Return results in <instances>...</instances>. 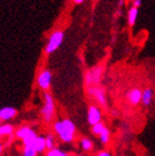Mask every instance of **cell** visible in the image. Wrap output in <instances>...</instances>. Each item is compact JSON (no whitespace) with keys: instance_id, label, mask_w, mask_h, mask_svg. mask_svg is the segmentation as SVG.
<instances>
[{"instance_id":"7c38bea8","label":"cell","mask_w":155,"mask_h":156,"mask_svg":"<svg viewBox=\"0 0 155 156\" xmlns=\"http://www.w3.org/2000/svg\"><path fill=\"white\" fill-rule=\"evenodd\" d=\"M111 140H112V132H111V129L106 126V127L103 129V132L100 134V136H99V141H100V143H101L102 145L106 146L111 142Z\"/></svg>"},{"instance_id":"8992f818","label":"cell","mask_w":155,"mask_h":156,"mask_svg":"<svg viewBox=\"0 0 155 156\" xmlns=\"http://www.w3.org/2000/svg\"><path fill=\"white\" fill-rule=\"evenodd\" d=\"M88 123L91 126L103 122V110L96 104H91L88 108Z\"/></svg>"},{"instance_id":"ba28073f","label":"cell","mask_w":155,"mask_h":156,"mask_svg":"<svg viewBox=\"0 0 155 156\" xmlns=\"http://www.w3.org/2000/svg\"><path fill=\"white\" fill-rule=\"evenodd\" d=\"M51 81H52V73H51L50 70L45 69L39 73L38 79H37V83H38V87H40L42 91H45V92H47V91L50 89Z\"/></svg>"},{"instance_id":"9c48e42d","label":"cell","mask_w":155,"mask_h":156,"mask_svg":"<svg viewBox=\"0 0 155 156\" xmlns=\"http://www.w3.org/2000/svg\"><path fill=\"white\" fill-rule=\"evenodd\" d=\"M154 95L155 92L151 87H146L145 89H143V92H142V103L141 104L145 106V108H149L151 106L154 101Z\"/></svg>"},{"instance_id":"603a6c76","label":"cell","mask_w":155,"mask_h":156,"mask_svg":"<svg viewBox=\"0 0 155 156\" xmlns=\"http://www.w3.org/2000/svg\"><path fill=\"white\" fill-rule=\"evenodd\" d=\"M141 5H142V0H133V2H132V7H134V8H140Z\"/></svg>"},{"instance_id":"3957f363","label":"cell","mask_w":155,"mask_h":156,"mask_svg":"<svg viewBox=\"0 0 155 156\" xmlns=\"http://www.w3.org/2000/svg\"><path fill=\"white\" fill-rule=\"evenodd\" d=\"M43 106L41 108V116L42 120L45 123H51L54 120L56 116V102H54L53 96L49 92H45L43 94Z\"/></svg>"},{"instance_id":"4316f807","label":"cell","mask_w":155,"mask_h":156,"mask_svg":"<svg viewBox=\"0 0 155 156\" xmlns=\"http://www.w3.org/2000/svg\"><path fill=\"white\" fill-rule=\"evenodd\" d=\"M1 137H2V136H1V135H0V138H1Z\"/></svg>"},{"instance_id":"2e32d148","label":"cell","mask_w":155,"mask_h":156,"mask_svg":"<svg viewBox=\"0 0 155 156\" xmlns=\"http://www.w3.org/2000/svg\"><path fill=\"white\" fill-rule=\"evenodd\" d=\"M80 145L81 150L84 151V152H91V151L94 148V144H93V142L90 140L89 137H82L80 140Z\"/></svg>"},{"instance_id":"4fadbf2b","label":"cell","mask_w":155,"mask_h":156,"mask_svg":"<svg viewBox=\"0 0 155 156\" xmlns=\"http://www.w3.org/2000/svg\"><path fill=\"white\" fill-rule=\"evenodd\" d=\"M33 147H34V150L38 152V154L45 153V151H47V145H45V136L39 135L38 137H37L36 142H34V144H33Z\"/></svg>"},{"instance_id":"ac0fdd59","label":"cell","mask_w":155,"mask_h":156,"mask_svg":"<svg viewBox=\"0 0 155 156\" xmlns=\"http://www.w3.org/2000/svg\"><path fill=\"white\" fill-rule=\"evenodd\" d=\"M45 145H47V151H51L56 148V136L53 134H47L45 136Z\"/></svg>"},{"instance_id":"9a60e30c","label":"cell","mask_w":155,"mask_h":156,"mask_svg":"<svg viewBox=\"0 0 155 156\" xmlns=\"http://www.w3.org/2000/svg\"><path fill=\"white\" fill-rule=\"evenodd\" d=\"M32 131V129L30 127V126L28 125H23L21 126V127H19L18 129H16V133H15V137L19 138V140H23V138L27 137V135L29 134L30 132Z\"/></svg>"},{"instance_id":"277c9868","label":"cell","mask_w":155,"mask_h":156,"mask_svg":"<svg viewBox=\"0 0 155 156\" xmlns=\"http://www.w3.org/2000/svg\"><path fill=\"white\" fill-rule=\"evenodd\" d=\"M87 93L91 99L94 100V102H96V105H99L103 110H107L109 102H107V95L104 87H102L101 85L87 87Z\"/></svg>"},{"instance_id":"8fae6325","label":"cell","mask_w":155,"mask_h":156,"mask_svg":"<svg viewBox=\"0 0 155 156\" xmlns=\"http://www.w3.org/2000/svg\"><path fill=\"white\" fill-rule=\"evenodd\" d=\"M15 133V126L12 125V124L6 123L0 126V135L2 136V137H13Z\"/></svg>"},{"instance_id":"5b68a950","label":"cell","mask_w":155,"mask_h":156,"mask_svg":"<svg viewBox=\"0 0 155 156\" xmlns=\"http://www.w3.org/2000/svg\"><path fill=\"white\" fill-rule=\"evenodd\" d=\"M63 39H64V32L62 30H56L54 32H52V34L49 38L48 43L45 48V53L51 54L53 53L56 50H58V48L63 42Z\"/></svg>"},{"instance_id":"30bf717a","label":"cell","mask_w":155,"mask_h":156,"mask_svg":"<svg viewBox=\"0 0 155 156\" xmlns=\"http://www.w3.org/2000/svg\"><path fill=\"white\" fill-rule=\"evenodd\" d=\"M17 113H18L17 108H12V106H5V108H0V119L8 122V121L12 120L17 115Z\"/></svg>"},{"instance_id":"6da1fadb","label":"cell","mask_w":155,"mask_h":156,"mask_svg":"<svg viewBox=\"0 0 155 156\" xmlns=\"http://www.w3.org/2000/svg\"><path fill=\"white\" fill-rule=\"evenodd\" d=\"M53 131L60 141L66 144H70L75 141L77 126L70 119H63L54 122Z\"/></svg>"},{"instance_id":"5bb4252c","label":"cell","mask_w":155,"mask_h":156,"mask_svg":"<svg viewBox=\"0 0 155 156\" xmlns=\"http://www.w3.org/2000/svg\"><path fill=\"white\" fill-rule=\"evenodd\" d=\"M137 16H139V9L131 7L128 11V23L130 27H133L137 20Z\"/></svg>"},{"instance_id":"cb8c5ba5","label":"cell","mask_w":155,"mask_h":156,"mask_svg":"<svg viewBox=\"0 0 155 156\" xmlns=\"http://www.w3.org/2000/svg\"><path fill=\"white\" fill-rule=\"evenodd\" d=\"M2 152H3V144H2V142L0 141V156L2 155Z\"/></svg>"},{"instance_id":"52a82bcc","label":"cell","mask_w":155,"mask_h":156,"mask_svg":"<svg viewBox=\"0 0 155 156\" xmlns=\"http://www.w3.org/2000/svg\"><path fill=\"white\" fill-rule=\"evenodd\" d=\"M142 92L143 90L139 87H133L128 89L125 93V100L128 105L137 106L142 103Z\"/></svg>"},{"instance_id":"7a4b0ae2","label":"cell","mask_w":155,"mask_h":156,"mask_svg":"<svg viewBox=\"0 0 155 156\" xmlns=\"http://www.w3.org/2000/svg\"><path fill=\"white\" fill-rule=\"evenodd\" d=\"M104 74V66H93L92 69L88 70L85 74H84V84L85 87H98L101 84L102 78Z\"/></svg>"},{"instance_id":"44dd1931","label":"cell","mask_w":155,"mask_h":156,"mask_svg":"<svg viewBox=\"0 0 155 156\" xmlns=\"http://www.w3.org/2000/svg\"><path fill=\"white\" fill-rule=\"evenodd\" d=\"M22 154H23V156H37L38 155V152L34 150L33 146H23Z\"/></svg>"},{"instance_id":"d6986e66","label":"cell","mask_w":155,"mask_h":156,"mask_svg":"<svg viewBox=\"0 0 155 156\" xmlns=\"http://www.w3.org/2000/svg\"><path fill=\"white\" fill-rule=\"evenodd\" d=\"M106 127V125L104 124V122H101V123H98L96 124V125L91 126V132H92V134L94 136H100V134H101L102 132H103V129Z\"/></svg>"},{"instance_id":"ffe728a7","label":"cell","mask_w":155,"mask_h":156,"mask_svg":"<svg viewBox=\"0 0 155 156\" xmlns=\"http://www.w3.org/2000/svg\"><path fill=\"white\" fill-rule=\"evenodd\" d=\"M45 156H70V155H69L68 153H66L64 151L56 147V148H53V150L48 151L47 154H45Z\"/></svg>"},{"instance_id":"e0dca14e","label":"cell","mask_w":155,"mask_h":156,"mask_svg":"<svg viewBox=\"0 0 155 156\" xmlns=\"http://www.w3.org/2000/svg\"><path fill=\"white\" fill-rule=\"evenodd\" d=\"M38 136L39 135L37 134L36 131L32 129V131L27 135V137L22 140V144H23V146H33V144H34V142H36Z\"/></svg>"},{"instance_id":"d4e9b609","label":"cell","mask_w":155,"mask_h":156,"mask_svg":"<svg viewBox=\"0 0 155 156\" xmlns=\"http://www.w3.org/2000/svg\"><path fill=\"white\" fill-rule=\"evenodd\" d=\"M84 1H85V0H73V2L77 3V5H80V3L84 2Z\"/></svg>"},{"instance_id":"484cf974","label":"cell","mask_w":155,"mask_h":156,"mask_svg":"<svg viewBox=\"0 0 155 156\" xmlns=\"http://www.w3.org/2000/svg\"><path fill=\"white\" fill-rule=\"evenodd\" d=\"M1 123H2V120H1V119H0V126L2 125V124H1Z\"/></svg>"},{"instance_id":"83f0119b","label":"cell","mask_w":155,"mask_h":156,"mask_svg":"<svg viewBox=\"0 0 155 156\" xmlns=\"http://www.w3.org/2000/svg\"><path fill=\"white\" fill-rule=\"evenodd\" d=\"M125 1H128V0H125Z\"/></svg>"},{"instance_id":"7402d4cb","label":"cell","mask_w":155,"mask_h":156,"mask_svg":"<svg viewBox=\"0 0 155 156\" xmlns=\"http://www.w3.org/2000/svg\"><path fill=\"white\" fill-rule=\"evenodd\" d=\"M96 156H113V155H112V153H111L110 151L101 150V151H99L98 153H96Z\"/></svg>"}]
</instances>
